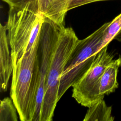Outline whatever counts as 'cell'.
<instances>
[{
  "mask_svg": "<svg viewBox=\"0 0 121 121\" xmlns=\"http://www.w3.org/2000/svg\"><path fill=\"white\" fill-rule=\"evenodd\" d=\"M9 7L25 8L35 12H40L38 0H2ZM41 13V12H40Z\"/></svg>",
  "mask_w": 121,
  "mask_h": 121,
  "instance_id": "4fadbf2b",
  "label": "cell"
},
{
  "mask_svg": "<svg viewBox=\"0 0 121 121\" xmlns=\"http://www.w3.org/2000/svg\"><path fill=\"white\" fill-rule=\"evenodd\" d=\"M106 0H73L69 6V9L71 10L74 8H77L81 6H83L90 3L101 1H106Z\"/></svg>",
  "mask_w": 121,
  "mask_h": 121,
  "instance_id": "5bb4252c",
  "label": "cell"
},
{
  "mask_svg": "<svg viewBox=\"0 0 121 121\" xmlns=\"http://www.w3.org/2000/svg\"><path fill=\"white\" fill-rule=\"evenodd\" d=\"M60 27L46 17L42 26L39 44L41 55L39 61V83L33 121H40L46 78L58 41Z\"/></svg>",
  "mask_w": 121,
  "mask_h": 121,
  "instance_id": "8992f818",
  "label": "cell"
},
{
  "mask_svg": "<svg viewBox=\"0 0 121 121\" xmlns=\"http://www.w3.org/2000/svg\"><path fill=\"white\" fill-rule=\"evenodd\" d=\"M39 40L40 37L13 65L10 94L22 121H33L35 113L39 83Z\"/></svg>",
  "mask_w": 121,
  "mask_h": 121,
  "instance_id": "6da1fadb",
  "label": "cell"
},
{
  "mask_svg": "<svg viewBox=\"0 0 121 121\" xmlns=\"http://www.w3.org/2000/svg\"><path fill=\"white\" fill-rule=\"evenodd\" d=\"M45 18L40 12L9 7L6 26L13 65L39 38Z\"/></svg>",
  "mask_w": 121,
  "mask_h": 121,
  "instance_id": "3957f363",
  "label": "cell"
},
{
  "mask_svg": "<svg viewBox=\"0 0 121 121\" xmlns=\"http://www.w3.org/2000/svg\"><path fill=\"white\" fill-rule=\"evenodd\" d=\"M108 45L99 51L89 69L73 86L72 97L85 107H88L104 97L100 95L101 78L107 66L114 59V56L107 51Z\"/></svg>",
  "mask_w": 121,
  "mask_h": 121,
  "instance_id": "5b68a950",
  "label": "cell"
},
{
  "mask_svg": "<svg viewBox=\"0 0 121 121\" xmlns=\"http://www.w3.org/2000/svg\"><path fill=\"white\" fill-rule=\"evenodd\" d=\"M73 0H38L39 11L60 27L64 26L66 15Z\"/></svg>",
  "mask_w": 121,
  "mask_h": 121,
  "instance_id": "ba28073f",
  "label": "cell"
},
{
  "mask_svg": "<svg viewBox=\"0 0 121 121\" xmlns=\"http://www.w3.org/2000/svg\"><path fill=\"white\" fill-rule=\"evenodd\" d=\"M107 25V22L87 37L79 39L61 75L58 92V101L90 68L98 52V47Z\"/></svg>",
  "mask_w": 121,
  "mask_h": 121,
  "instance_id": "277c9868",
  "label": "cell"
},
{
  "mask_svg": "<svg viewBox=\"0 0 121 121\" xmlns=\"http://www.w3.org/2000/svg\"><path fill=\"white\" fill-rule=\"evenodd\" d=\"M9 46L6 26L1 24L0 26V86L2 92L7 90L9 81L13 69Z\"/></svg>",
  "mask_w": 121,
  "mask_h": 121,
  "instance_id": "52a82bcc",
  "label": "cell"
},
{
  "mask_svg": "<svg viewBox=\"0 0 121 121\" xmlns=\"http://www.w3.org/2000/svg\"><path fill=\"white\" fill-rule=\"evenodd\" d=\"M17 110L11 98L6 97L0 101V121H17Z\"/></svg>",
  "mask_w": 121,
  "mask_h": 121,
  "instance_id": "7c38bea8",
  "label": "cell"
},
{
  "mask_svg": "<svg viewBox=\"0 0 121 121\" xmlns=\"http://www.w3.org/2000/svg\"><path fill=\"white\" fill-rule=\"evenodd\" d=\"M121 29V13L112 21L107 22L101 41L98 47V52L114 39L115 36Z\"/></svg>",
  "mask_w": 121,
  "mask_h": 121,
  "instance_id": "8fae6325",
  "label": "cell"
},
{
  "mask_svg": "<svg viewBox=\"0 0 121 121\" xmlns=\"http://www.w3.org/2000/svg\"><path fill=\"white\" fill-rule=\"evenodd\" d=\"M114 39L121 43V29L119 32V33L117 34V35L115 36Z\"/></svg>",
  "mask_w": 121,
  "mask_h": 121,
  "instance_id": "9a60e30c",
  "label": "cell"
},
{
  "mask_svg": "<svg viewBox=\"0 0 121 121\" xmlns=\"http://www.w3.org/2000/svg\"><path fill=\"white\" fill-rule=\"evenodd\" d=\"M121 66V56L113 59L105 68L100 79L99 93L101 96L109 95L118 87L117 73Z\"/></svg>",
  "mask_w": 121,
  "mask_h": 121,
  "instance_id": "9c48e42d",
  "label": "cell"
},
{
  "mask_svg": "<svg viewBox=\"0 0 121 121\" xmlns=\"http://www.w3.org/2000/svg\"><path fill=\"white\" fill-rule=\"evenodd\" d=\"M78 40L71 27L64 26L60 27L46 78L40 121L52 120L54 111L58 102V92L60 78L67 61Z\"/></svg>",
  "mask_w": 121,
  "mask_h": 121,
  "instance_id": "7a4b0ae2",
  "label": "cell"
},
{
  "mask_svg": "<svg viewBox=\"0 0 121 121\" xmlns=\"http://www.w3.org/2000/svg\"><path fill=\"white\" fill-rule=\"evenodd\" d=\"M84 121H113L112 107L107 106L104 99L99 100L88 107Z\"/></svg>",
  "mask_w": 121,
  "mask_h": 121,
  "instance_id": "30bf717a",
  "label": "cell"
}]
</instances>
